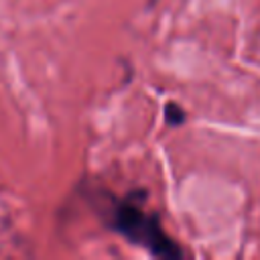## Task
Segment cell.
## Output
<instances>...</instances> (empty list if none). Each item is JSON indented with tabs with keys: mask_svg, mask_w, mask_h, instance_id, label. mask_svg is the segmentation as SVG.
<instances>
[{
	"mask_svg": "<svg viewBox=\"0 0 260 260\" xmlns=\"http://www.w3.org/2000/svg\"><path fill=\"white\" fill-rule=\"evenodd\" d=\"M104 221L130 244L148 250L156 258H183L181 246L162 230L158 215L146 213L132 197H110Z\"/></svg>",
	"mask_w": 260,
	"mask_h": 260,
	"instance_id": "obj_1",
	"label": "cell"
},
{
	"mask_svg": "<svg viewBox=\"0 0 260 260\" xmlns=\"http://www.w3.org/2000/svg\"><path fill=\"white\" fill-rule=\"evenodd\" d=\"M165 120L171 126H179L181 122H185V112L175 104H167L165 106Z\"/></svg>",
	"mask_w": 260,
	"mask_h": 260,
	"instance_id": "obj_2",
	"label": "cell"
}]
</instances>
